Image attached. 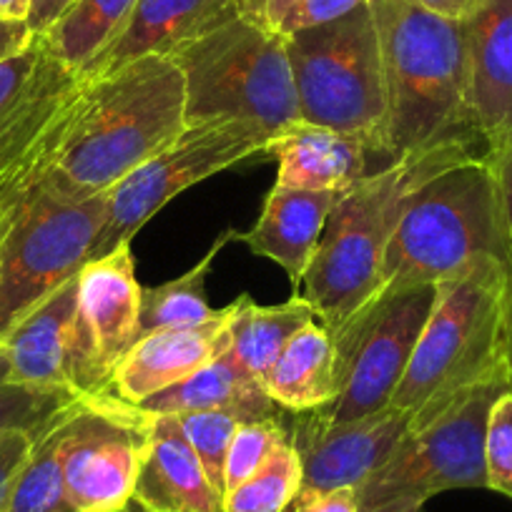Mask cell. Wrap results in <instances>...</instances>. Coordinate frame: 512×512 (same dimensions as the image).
Instances as JSON below:
<instances>
[{"mask_svg": "<svg viewBox=\"0 0 512 512\" xmlns=\"http://www.w3.org/2000/svg\"><path fill=\"white\" fill-rule=\"evenodd\" d=\"M186 128V86L169 56H144L83 78L48 179L88 199L111 191Z\"/></svg>", "mask_w": 512, "mask_h": 512, "instance_id": "obj_1", "label": "cell"}, {"mask_svg": "<svg viewBox=\"0 0 512 512\" xmlns=\"http://www.w3.org/2000/svg\"><path fill=\"white\" fill-rule=\"evenodd\" d=\"M487 382L512 384V262L492 256L437 284L392 405L415 430Z\"/></svg>", "mask_w": 512, "mask_h": 512, "instance_id": "obj_2", "label": "cell"}, {"mask_svg": "<svg viewBox=\"0 0 512 512\" xmlns=\"http://www.w3.org/2000/svg\"><path fill=\"white\" fill-rule=\"evenodd\" d=\"M369 11L382 51L390 161L447 141H480L470 111V23L412 0H369Z\"/></svg>", "mask_w": 512, "mask_h": 512, "instance_id": "obj_3", "label": "cell"}, {"mask_svg": "<svg viewBox=\"0 0 512 512\" xmlns=\"http://www.w3.org/2000/svg\"><path fill=\"white\" fill-rule=\"evenodd\" d=\"M472 154H487V149L480 141L460 139L412 151L339 196L302 282V297L329 332L342 327L379 289L384 254L412 194L432 174Z\"/></svg>", "mask_w": 512, "mask_h": 512, "instance_id": "obj_4", "label": "cell"}, {"mask_svg": "<svg viewBox=\"0 0 512 512\" xmlns=\"http://www.w3.org/2000/svg\"><path fill=\"white\" fill-rule=\"evenodd\" d=\"M485 256L512 262V246L495 159L472 154L432 174L412 194L384 254L377 292L440 284Z\"/></svg>", "mask_w": 512, "mask_h": 512, "instance_id": "obj_5", "label": "cell"}, {"mask_svg": "<svg viewBox=\"0 0 512 512\" xmlns=\"http://www.w3.org/2000/svg\"><path fill=\"white\" fill-rule=\"evenodd\" d=\"M169 58L184 73L186 126L244 121L274 139L302 121L287 41L262 23L234 18Z\"/></svg>", "mask_w": 512, "mask_h": 512, "instance_id": "obj_6", "label": "cell"}, {"mask_svg": "<svg viewBox=\"0 0 512 512\" xmlns=\"http://www.w3.org/2000/svg\"><path fill=\"white\" fill-rule=\"evenodd\" d=\"M284 41L299 118L354 136L384 164H392L382 51L369 3L332 23L284 36Z\"/></svg>", "mask_w": 512, "mask_h": 512, "instance_id": "obj_7", "label": "cell"}, {"mask_svg": "<svg viewBox=\"0 0 512 512\" xmlns=\"http://www.w3.org/2000/svg\"><path fill=\"white\" fill-rule=\"evenodd\" d=\"M108 219V191L88 199L58 189L48 174L13 199L0 244V337L91 262Z\"/></svg>", "mask_w": 512, "mask_h": 512, "instance_id": "obj_8", "label": "cell"}, {"mask_svg": "<svg viewBox=\"0 0 512 512\" xmlns=\"http://www.w3.org/2000/svg\"><path fill=\"white\" fill-rule=\"evenodd\" d=\"M435 299L437 284L384 289L334 329L342 395L319 415L349 422L390 407Z\"/></svg>", "mask_w": 512, "mask_h": 512, "instance_id": "obj_9", "label": "cell"}, {"mask_svg": "<svg viewBox=\"0 0 512 512\" xmlns=\"http://www.w3.org/2000/svg\"><path fill=\"white\" fill-rule=\"evenodd\" d=\"M510 387V382L482 384L432 422L407 430L390 457L357 487L359 507L397 495L430 500L445 490L487 487V422L497 397Z\"/></svg>", "mask_w": 512, "mask_h": 512, "instance_id": "obj_10", "label": "cell"}, {"mask_svg": "<svg viewBox=\"0 0 512 512\" xmlns=\"http://www.w3.org/2000/svg\"><path fill=\"white\" fill-rule=\"evenodd\" d=\"M83 78L43 36L0 63V204H11L51 169Z\"/></svg>", "mask_w": 512, "mask_h": 512, "instance_id": "obj_11", "label": "cell"}, {"mask_svg": "<svg viewBox=\"0 0 512 512\" xmlns=\"http://www.w3.org/2000/svg\"><path fill=\"white\" fill-rule=\"evenodd\" d=\"M272 136L244 121H209L186 126L176 141L141 164L108 191V219L93 246L91 259L106 256L134 236L174 196L219 171L264 154Z\"/></svg>", "mask_w": 512, "mask_h": 512, "instance_id": "obj_12", "label": "cell"}, {"mask_svg": "<svg viewBox=\"0 0 512 512\" xmlns=\"http://www.w3.org/2000/svg\"><path fill=\"white\" fill-rule=\"evenodd\" d=\"M149 415L108 397L73 412L63 442L68 512H118L134 500Z\"/></svg>", "mask_w": 512, "mask_h": 512, "instance_id": "obj_13", "label": "cell"}, {"mask_svg": "<svg viewBox=\"0 0 512 512\" xmlns=\"http://www.w3.org/2000/svg\"><path fill=\"white\" fill-rule=\"evenodd\" d=\"M0 354L18 384L71 392L86 402L113 397L111 382L96 364L78 312V277L18 319L0 337Z\"/></svg>", "mask_w": 512, "mask_h": 512, "instance_id": "obj_14", "label": "cell"}, {"mask_svg": "<svg viewBox=\"0 0 512 512\" xmlns=\"http://www.w3.org/2000/svg\"><path fill=\"white\" fill-rule=\"evenodd\" d=\"M410 430V415L395 405L349 422H332L314 412H299L292 442L302 457L299 495L359 487Z\"/></svg>", "mask_w": 512, "mask_h": 512, "instance_id": "obj_15", "label": "cell"}, {"mask_svg": "<svg viewBox=\"0 0 512 512\" xmlns=\"http://www.w3.org/2000/svg\"><path fill=\"white\" fill-rule=\"evenodd\" d=\"M234 312L236 302H231L204 324L144 334L113 369L111 395L136 407L219 359L231 347L229 324Z\"/></svg>", "mask_w": 512, "mask_h": 512, "instance_id": "obj_16", "label": "cell"}, {"mask_svg": "<svg viewBox=\"0 0 512 512\" xmlns=\"http://www.w3.org/2000/svg\"><path fill=\"white\" fill-rule=\"evenodd\" d=\"M141 292L131 241L91 259L78 274V312L108 382L118 362L141 339Z\"/></svg>", "mask_w": 512, "mask_h": 512, "instance_id": "obj_17", "label": "cell"}, {"mask_svg": "<svg viewBox=\"0 0 512 512\" xmlns=\"http://www.w3.org/2000/svg\"><path fill=\"white\" fill-rule=\"evenodd\" d=\"M241 16L244 0H139L123 31L83 68L81 78H96L144 56H171Z\"/></svg>", "mask_w": 512, "mask_h": 512, "instance_id": "obj_18", "label": "cell"}, {"mask_svg": "<svg viewBox=\"0 0 512 512\" xmlns=\"http://www.w3.org/2000/svg\"><path fill=\"white\" fill-rule=\"evenodd\" d=\"M472 126L497 159L512 149V0H487L470 21Z\"/></svg>", "mask_w": 512, "mask_h": 512, "instance_id": "obj_19", "label": "cell"}, {"mask_svg": "<svg viewBox=\"0 0 512 512\" xmlns=\"http://www.w3.org/2000/svg\"><path fill=\"white\" fill-rule=\"evenodd\" d=\"M134 502L149 512H224V497L211 485L176 415H149Z\"/></svg>", "mask_w": 512, "mask_h": 512, "instance_id": "obj_20", "label": "cell"}, {"mask_svg": "<svg viewBox=\"0 0 512 512\" xmlns=\"http://www.w3.org/2000/svg\"><path fill=\"white\" fill-rule=\"evenodd\" d=\"M344 191H302L274 184L262 216L249 231H236L234 241L267 256L287 272L294 292L302 287L329 214Z\"/></svg>", "mask_w": 512, "mask_h": 512, "instance_id": "obj_21", "label": "cell"}, {"mask_svg": "<svg viewBox=\"0 0 512 512\" xmlns=\"http://www.w3.org/2000/svg\"><path fill=\"white\" fill-rule=\"evenodd\" d=\"M264 156L277 161V184L302 191H347L374 174L367 144L334 128L297 121L274 136ZM379 159V156H377Z\"/></svg>", "mask_w": 512, "mask_h": 512, "instance_id": "obj_22", "label": "cell"}, {"mask_svg": "<svg viewBox=\"0 0 512 512\" xmlns=\"http://www.w3.org/2000/svg\"><path fill=\"white\" fill-rule=\"evenodd\" d=\"M274 405L294 412L324 410L342 395L334 337L322 322H312L287 344L264 379Z\"/></svg>", "mask_w": 512, "mask_h": 512, "instance_id": "obj_23", "label": "cell"}, {"mask_svg": "<svg viewBox=\"0 0 512 512\" xmlns=\"http://www.w3.org/2000/svg\"><path fill=\"white\" fill-rule=\"evenodd\" d=\"M139 407L149 415H186L206 410H241L251 417H277V405L264 384L229 352L221 354L184 382L144 400Z\"/></svg>", "mask_w": 512, "mask_h": 512, "instance_id": "obj_24", "label": "cell"}, {"mask_svg": "<svg viewBox=\"0 0 512 512\" xmlns=\"http://www.w3.org/2000/svg\"><path fill=\"white\" fill-rule=\"evenodd\" d=\"M312 322H317V312L299 292L272 307H259L249 294H241L229 324L231 354L264 384L287 344Z\"/></svg>", "mask_w": 512, "mask_h": 512, "instance_id": "obj_25", "label": "cell"}, {"mask_svg": "<svg viewBox=\"0 0 512 512\" xmlns=\"http://www.w3.org/2000/svg\"><path fill=\"white\" fill-rule=\"evenodd\" d=\"M139 0H76L43 33V41L66 68L81 76L83 68L123 31Z\"/></svg>", "mask_w": 512, "mask_h": 512, "instance_id": "obj_26", "label": "cell"}, {"mask_svg": "<svg viewBox=\"0 0 512 512\" xmlns=\"http://www.w3.org/2000/svg\"><path fill=\"white\" fill-rule=\"evenodd\" d=\"M234 234V229L224 231L214 241V246L206 251L204 259L181 277L159 284V287H144V292H141V337L159 332V329L194 327V324H204L219 314V309H211L206 304L204 284L216 254L229 241H234Z\"/></svg>", "mask_w": 512, "mask_h": 512, "instance_id": "obj_27", "label": "cell"}, {"mask_svg": "<svg viewBox=\"0 0 512 512\" xmlns=\"http://www.w3.org/2000/svg\"><path fill=\"white\" fill-rule=\"evenodd\" d=\"M83 405L63 412L38 432L36 445L18 472L6 512H68L63 487V442L73 412Z\"/></svg>", "mask_w": 512, "mask_h": 512, "instance_id": "obj_28", "label": "cell"}, {"mask_svg": "<svg viewBox=\"0 0 512 512\" xmlns=\"http://www.w3.org/2000/svg\"><path fill=\"white\" fill-rule=\"evenodd\" d=\"M299 487H302V457L289 435L249 480L224 497V512H284L294 505Z\"/></svg>", "mask_w": 512, "mask_h": 512, "instance_id": "obj_29", "label": "cell"}, {"mask_svg": "<svg viewBox=\"0 0 512 512\" xmlns=\"http://www.w3.org/2000/svg\"><path fill=\"white\" fill-rule=\"evenodd\" d=\"M86 400L71 392L38 390L11 379L6 357L0 354V435L8 430H43L63 412L83 405Z\"/></svg>", "mask_w": 512, "mask_h": 512, "instance_id": "obj_30", "label": "cell"}, {"mask_svg": "<svg viewBox=\"0 0 512 512\" xmlns=\"http://www.w3.org/2000/svg\"><path fill=\"white\" fill-rule=\"evenodd\" d=\"M179 417L184 435L189 437L191 447L199 455L206 475H209L214 490L224 497V465L226 452H229L231 437L244 422L256 420L249 412L241 410H206V412H186Z\"/></svg>", "mask_w": 512, "mask_h": 512, "instance_id": "obj_31", "label": "cell"}, {"mask_svg": "<svg viewBox=\"0 0 512 512\" xmlns=\"http://www.w3.org/2000/svg\"><path fill=\"white\" fill-rule=\"evenodd\" d=\"M289 432L284 430L277 417H262V420H249L239 425V430L231 437L229 452H226L224 465V497L231 490L249 480L264 462L269 460L279 442H284Z\"/></svg>", "mask_w": 512, "mask_h": 512, "instance_id": "obj_32", "label": "cell"}, {"mask_svg": "<svg viewBox=\"0 0 512 512\" xmlns=\"http://www.w3.org/2000/svg\"><path fill=\"white\" fill-rule=\"evenodd\" d=\"M487 490L512 500V387L492 405L485 437Z\"/></svg>", "mask_w": 512, "mask_h": 512, "instance_id": "obj_33", "label": "cell"}, {"mask_svg": "<svg viewBox=\"0 0 512 512\" xmlns=\"http://www.w3.org/2000/svg\"><path fill=\"white\" fill-rule=\"evenodd\" d=\"M369 0H294L292 6L279 18L274 33L279 36H292V33L307 31V28L324 26L337 18L349 16L357 8L367 6Z\"/></svg>", "mask_w": 512, "mask_h": 512, "instance_id": "obj_34", "label": "cell"}, {"mask_svg": "<svg viewBox=\"0 0 512 512\" xmlns=\"http://www.w3.org/2000/svg\"><path fill=\"white\" fill-rule=\"evenodd\" d=\"M78 407V405H76ZM51 425V422H48ZM41 432V430H38ZM38 432L33 430H8L0 435V512H6L11 490L21 467L26 465Z\"/></svg>", "mask_w": 512, "mask_h": 512, "instance_id": "obj_35", "label": "cell"}, {"mask_svg": "<svg viewBox=\"0 0 512 512\" xmlns=\"http://www.w3.org/2000/svg\"><path fill=\"white\" fill-rule=\"evenodd\" d=\"M357 487H339L329 492H314V495H297L294 512H357Z\"/></svg>", "mask_w": 512, "mask_h": 512, "instance_id": "obj_36", "label": "cell"}, {"mask_svg": "<svg viewBox=\"0 0 512 512\" xmlns=\"http://www.w3.org/2000/svg\"><path fill=\"white\" fill-rule=\"evenodd\" d=\"M415 6L425 8L427 13L447 18V21L470 23L480 16L487 0H412Z\"/></svg>", "mask_w": 512, "mask_h": 512, "instance_id": "obj_37", "label": "cell"}, {"mask_svg": "<svg viewBox=\"0 0 512 512\" xmlns=\"http://www.w3.org/2000/svg\"><path fill=\"white\" fill-rule=\"evenodd\" d=\"M76 0H31V11H28V28L33 36H43L56 26L58 18L73 6Z\"/></svg>", "mask_w": 512, "mask_h": 512, "instance_id": "obj_38", "label": "cell"}, {"mask_svg": "<svg viewBox=\"0 0 512 512\" xmlns=\"http://www.w3.org/2000/svg\"><path fill=\"white\" fill-rule=\"evenodd\" d=\"M33 41V33L26 21H6L0 18V63L21 53Z\"/></svg>", "mask_w": 512, "mask_h": 512, "instance_id": "obj_39", "label": "cell"}, {"mask_svg": "<svg viewBox=\"0 0 512 512\" xmlns=\"http://www.w3.org/2000/svg\"><path fill=\"white\" fill-rule=\"evenodd\" d=\"M294 0H244V18L262 23L269 31H274L279 23V18L284 16Z\"/></svg>", "mask_w": 512, "mask_h": 512, "instance_id": "obj_40", "label": "cell"}, {"mask_svg": "<svg viewBox=\"0 0 512 512\" xmlns=\"http://www.w3.org/2000/svg\"><path fill=\"white\" fill-rule=\"evenodd\" d=\"M495 166H497V179H500L502 206H505L507 231H510V246H512V149H507L505 154L497 156Z\"/></svg>", "mask_w": 512, "mask_h": 512, "instance_id": "obj_41", "label": "cell"}, {"mask_svg": "<svg viewBox=\"0 0 512 512\" xmlns=\"http://www.w3.org/2000/svg\"><path fill=\"white\" fill-rule=\"evenodd\" d=\"M425 497L417 495H397L390 500H382L377 505L359 507L357 512H425Z\"/></svg>", "mask_w": 512, "mask_h": 512, "instance_id": "obj_42", "label": "cell"}, {"mask_svg": "<svg viewBox=\"0 0 512 512\" xmlns=\"http://www.w3.org/2000/svg\"><path fill=\"white\" fill-rule=\"evenodd\" d=\"M31 0H0V18L6 21H28Z\"/></svg>", "mask_w": 512, "mask_h": 512, "instance_id": "obj_43", "label": "cell"}, {"mask_svg": "<svg viewBox=\"0 0 512 512\" xmlns=\"http://www.w3.org/2000/svg\"><path fill=\"white\" fill-rule=\"evenodd\" d=\"M11 221H13V201L11 204H0V244L6 239L8 229H11Z\"/></svg>", "mask_w": 512, "mask_h": 512, "instance_id": "obj_44", "label": "cell"}, {"mask_svg": "<svg viewBox=\"0 0 512 512\" xmlns=\"http://www.w3.org/2000/svg\"><path fill=\"white\" fill-rule=\"evenodd\" d=\"M118 512H149V510H146V507H141L139 502L131 500L126 507H123V510H118Z\"/></svg>", "mask_w": 512, "mask_h": 512, "instance_id": "obj_45", "label": "cell"}]
</instances>
